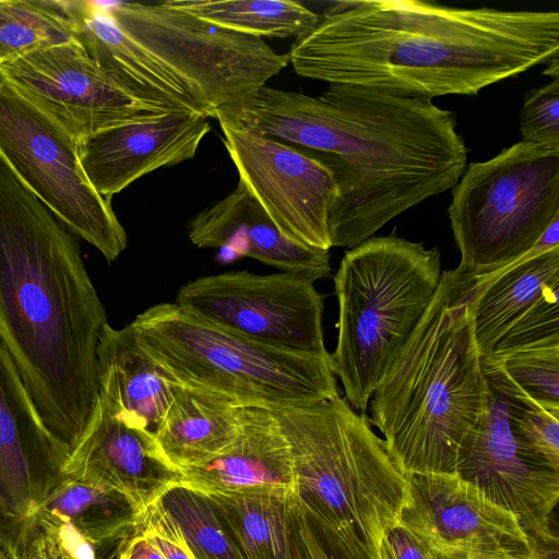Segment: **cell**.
<instances>
[{
    "mask_svg": "<svg viewBox=\"0 0 559 559\" xmlns=\"http://www.w3.org/2000/svg\"><path fill=\"white\" fill-rule=\"evenodd\" d=\"M235 128L305 148L332 173V247L354 248L406 210L453 189L467 148L455 114L431 100L329 84L319 96L262 86L219 109Z\"/></svg>",
    "mask_w": 559,
    "mask_h": 559,
    "instance_id": "cell-1",
    "label": "cell"
},
{
    "mask_svg": "<svg viewBox=\"0 0 559 559\" xmlns=\"http://www.w3.org/2000/svg\"><path fill=\"white\" fill-rule=\"evenodd\" d=\"M300 76L431 100L476 95L559 62L557 11L455 8L418 0L332 3L288 52Z\"/></svg>",
    "mask_w": 559,
    "mask_h": 559,
    "instance_id": "cell-2",
    "label": "cell"
},
{
    "mask_svg": "<svg viewBox=\"0 0 559 559\" xmlns=\"http://www.w3.org/2000/svg\"><path fill=\"white\" fill-rule=\"evenodd\" d=\"M106 324L74 235L0 158V341L44 424L69 449L98 399Z\"/></svg>",
    "mask_w": 559,
    "mask_h": 559,
    "instance_id": "cell-3",
    "label": "cell"
},
{
    "mask_svg": "<svg viewBox=\"0 0 559 559\" xmlns=\"http://www.w3.org/2000/svg\"><path fill=\"white\" fill-rule=\"evenodd\" d=\"M479 278L441 273L416 330L371 395V423L405 475L456 473L485 416L488 383L472 300Z\"/></svg>",
    "mask_w": 559,
    "mask_h": 559,
    "instance_id": "cell-4",
    "label": "cell"
},
{
    "mask_svg": "<svg viewBox=\"0 0 559 559\" xmlns=\"http://www.w3.org/2000/svg\"><path fill=\"white\" fill-rule=\"evenodd\" d=\"M270 409L290 450L297 499L329 546L342 559H382L407 479L366 415L340 395Z\"/></svg>",
    "mask_w": 559,
    "mask_h": 559,
    "instance_id": "cell-5",
    "label": "cell"
},
{
    "mask_svg": "<svg viewBox=\"0 0 559 559\" xmlns=\"http://www.w3.org/2000/svg\"><path fill=\"white\" fill-rule=\"evenodd\" d=\"M440 280V252L423 242L371 237L345 252L334 276L337 343L330 359L345 400L361 414L421 321Z\"/></svg>",
    "mask_w": 559,
    "mask_h": 559,
    "instance_id": "cell-6",
    "label": "cell"
},
{
    "mask_svg": "<svg viewBox=\"0 0 559 559\" xmlns=\"http://www.w3.org/2000/svg\"><path fill=\"white\" fill-rule=\"evenodd\" d=\"M169 379L240 407H275L338 396L330 355L284 352L207 324L176 304H158L130 323Z\"/></svg>",
    "mask_w": 559,
    "mask_h": 559,
    "instance_id": "cell-7",
    "label": "cell"
},
{
    "mask_svg": "<svg viewBox=\"0 0 559 559\" xmlns=\"http://www.w3.org/2000/svg\"><path fill=\"white\" fill-rule=\"evenodd\" d=\"M448 214L457 270L481 277L512 264L559 218V148L520 141L469 164Z\"/></svg>",
    "mask_w": 559,
    "mask_h": 559,
    "instance_id": "cell-8",
    "label": "cell"
},
{
    "mask_svg": "<svg viewBox=\"0 0 559 559\" xmlns=\"http://www.w3.org/2000/svg\"><path fill=\"white\" fill-rule=\"evenodd\" d=\"M115 23L187 87L203 112L231 106L266 84L288 63L261 38L236 33L158 3H104Z\"/></svg>",
    "mask_w": 559,
    "mask_h": 559,
    "instance_id": "cell-9",
    "label": "cell"
},
{
    "mask_svg": "<svg viewBox=\"0 0 559 559\" xmlns=\"http://www.w3.org/2000/svg\"><path fill=\"white\" fill-rule=\"evenodd\" d=\"M0 158L74 236L107 261L127 248V234L111 202L83 171L76 141L2 80Z\"/></svg>",
    "mask_w": 559,
    "mask_h": 559,
    "instance_id": "cell-10",
    "label": "cell"
},
{
    "mask_svg": "<svg viewBox=\"0 0 559 559\" xmlns=\"http://www.w3.org/2000/svg\"><path fill=\"white\" fill-rule=\"evenodd\" d=\"M175 304L207 324L271 348L330 355L323 341V297L313 283L295 274L204 276L181 286Z\"/></svg>",
    "mask_w": 559,
    "mask_h": 559,
    "instance_id": "cell-11",
    "label": "cell"
},
{
    "mask_svg": "<svg viewBox=\"0 0 559 559\" xmlns=\"http://www.w3.org/2000/svg\"><path fill=\"white\" fill-rule=\"evenodd\" d=\"M0 80L75 141L117 124L168 114L129 94L87 55L79 40L3 62Z\"/></svg>",
    "mask_w": 559,
    "mask_h": 559,
    "instance_id": "cell-12",
    "label": "cell"
},
{
    "mask_svg": "<svg viewBox=\"0 0 559 559\" xmlns=\"http://www.w3.org/2000/svg\"><path fill=\"white\" fill-rule=\"evenodd\" d=\"M239 180L289 239L329 250V215L338 189L305 148L218 121Z\"/></svg>",
    "mask_w": 559,
    "mask_h": 559,
    "instance_id": "cell-13",
    "label": "cell"
},
{
    "mask_svg": "<svg viewBox=\"0 0 559 559\" xmlns=\"http://www.w3.org/2000/svg\"><path fill=\"white\" fill-rule=\"evenodd\" d=\"M400 524L441 559H528L519 519L457 473L406 476Z\"/></svg>",
    "mask_w": 559,
    "mask_h": 559,
    "instance_id": "cell-14",
    "label": "cell"
},
{
    "mask_svg": "<svg viewBox=\"0 0 559 559\" xmlns=\"http://www.w3.org/2000/svg\"><path fill=\"white\" fill-rule=\"evenodd\" d=\"M69 452L44 424L0 341V546L13 557L26 520L63 480Z\"/></svg>",
    "mask_w": 559,
    "mask_h": 559,
    "instance_id": "cell-15",
    "label": "cell"
},
{
    "mask_svg": "<svg viewBox=\"0 0 559 559\" xmlns=\"http://www.w3.org/2000/svg\"><path fill=\"white\" fill-rule=\"evenodd\" d=\"M456 473L514 514L531 542L558 540L551 518L559 500V473L538 462L516 441L509 402L489 384L485 416Z\"/></svg>",
    "mask_w": 559,
    "mask_h": 559,
    "instance_id": "cell-16",
    "label": "cell"
},
{
    "mask_svg": "<svg viewBox=\"0 0 559 559\" xmlns=\"http://www.w3.org/2000/svg\"><path fill=\"white\" fill-rule=\"evenodd\" d=\"M138 514L119 492L63 478L26 520L17 559H117Z\"/></svg>",
    "mask_w": 559,
    "mask_h": 559,
    "instance_id": "cell-17",
    "label": "cell"
},
{
    "mask_svg": "<svg viewBox=\"0 0 559 559\" xmlns=\"http://www.w3.org/2000/svg\"><path fill=\"white\" fill-rule=\"evenodd\" d=\"M61 472L68 480L123 495L139 512L183 478L153 433L130 424L99 396Z\"/></svg>",
    "mask_w": 559,
    "mask_h": 559,
    "instance_id": "cell-18",
    "label": "cell"
},
{
    "mask_svg": "<svg viewBox=\"0 0 559 559\" xmlns=\"http://www.w3.org/2000/svg\"><path fill=\"white\" fill-rule=\"evenodd\" d=\"M210 131L204 115L168 112L97 131L76 150L88 181L110 201L142 176L193 158Z\"/></svg>",
    "mask_w": 559,
    "mask_h": 559,
    "instance_id": "cell-19",
    "label": "cell"
},
{
    "mask_svg": "<svg viewBox=\"0 0 559 559\" xmlns=\"http://www.w3.org/2000/svg\"><path fill=\"white\" fill-rule=\"evenodd\" d=\"M188 236L199 248H229L311 283L331 273L329 250L287 238L240 180L190 222Z\"/></svg>",
    "mask_w": 559,
    "mask_h": 559,
    "instance_id": "cell-20",
    "label": "cell"
},
{
    "mask_svg": "<svg viewBox=\"0 0 559 559\" xmlns=\"http://www.w3.org/2000/svg\"><path fill=\"white\" fill-rule=\"evenodd\" d=\"M180 485L204 493L296 496L290 450L267 407L240 408L235 440L210 462L182 471Z\"/></svg>",
    "mask_w": 559,
    "mask_h": 559,
    "instance_id": "cell-21",
    "label": "cell"
},
{
    "mask_svg": "<svg viewBox=\"0 0 559 559\" xmlns=\"http://www.w3.org/2000/svg\"><path fill=\"white\" fill-rule=\"evenodd\" d=\"M72 3L79 43L122 88L163 112L206 116L177 76L115 23L104 3Z\"/></svg>",
    "mask_w": 559,
    "mask_h": 559,
    "instance_id": "cell-22",
    "label": "cell"
},
{
    "mask_svg": "<svg viewBox=\"0 0 559 559\" xmlns=\"http://www.w3.org/2000/svg\"><path fill=\"white\" fill-rule=\"evenodd\" d=\"M478 278L472 300V320L477 348L485 358L543 294L559 284V218L525 255Z\"/></svg>",
    "mask_w": 559,
    "mask_h": 559,
    "instance_id": "cell-23",
    "label": "cell"
},
{
    "mask_svg": "<svg viewBox=\"0 0 559 559\" xmlns=\"http://www.w3.org/2000/svg\"><path fill=\"white\" fill-rule=\"evenodd\" d=\"M98 396L130 424L155 436L171 401V380L133 328L105 325L97 346Z\"/></svg>",
    "mask_w": 559,
    "mask_h": 559,
    "instance_id": "cell-24",
    "label": "cell"
},
{
    "mask_svg": "<svg viewBox=\"0 0 559 559\" xmlns=\"http://www.w3.org/2000/svg\"><path fill=\"white\" fill-rule=\"evenodd\" d=\"M240 406L216 393L171 382V401L155 433L165 459L179 471L203 465L235 440Z\"/></svg>",
    "mask_w": 559,
    "mask_h": 559,
    "instance_id": "cell-25",
    "label": "cell"
},
{
    "mask_svg": "<svg viewBox=\"0 0 559 559\" xmlns=\"http://www.w3.org/2000/svg\"><path fill=\"white\" fill-rule=\"evenodd\" d=\"M205 495L225 521L243 559H292L289 504L294 496Z\"/></svg>",
    "mask_w": 559,
    "mask_h": 559,
    "instance_id": "cell-26",
    "label": "cell"
},
{
    "mask_svg": "<svg viewBox=\"0 0 559 559\" xmlns=\"http://www.w3.org/2000/svg\"><path fill=\"white\" fill-rule=\"evenodd\" d=\"M180 9L219 27L252 36L299 37L312 28L319 14L290 0H167Z\"/></svg>",
    "mask_w": 559,
    "mask_h": 559,
    "instance_id": "cell-27",
    "label": "cell"
},
{
    "mask_svg": "<svg viewBox=\"0 0 559 559\" xmlns=\"http://www.w3.org/2000/svg\"><path fill=\"white\" fill-rule=\"evenodd\" d=\"M78 40L72 1L0 0V64Z\"/></svg>",
    "mask_w": 559,
    "mask_h": 559,
    "instance_id": "cell-28",
    "label": "cell"
},
{
    "mask_svg": "<svg viewBox=\"0 0 559 559\" xmlns=\"http://www.w3.org/2000/svg\"><path fill=\"white\" fill-rule=\"evenodd\" d=\"M481 360L488 384L503 395L545 408H559V344Z\"/></svg>",
    "mask_w": 559,
    "mask_h": 559,
    "instance_id": "cell-29",
    "label": "cell"
},
{
    "mask_svg": "<svg viewBox=\"0 0 559 559\" xmlns=\"http://www.w3.org/2000/svg\"><path fill=\"white\" fill-rule=\"evenodd\" d=\"M159 502L181 530L197 559H243L207 495L179 484L168 489Z\"/></svg>",
    "mask_w": 559,
    "mask_h": 559,
    "instance_id": "cell-30",
    "label": "cell"
},
{
    "mask_svg": "<svg viewBox=\"0 0 559 559\" xmlns=\"http://www.w3.org/2000/svg\"><path fill=\"white\" fill-rule=\"evenodd\" d=\"M506 397L516 441L538 462L559 473V408H545Z\"/></svg>",
    "mask_w": 559,
    "mask_h": 559,
    "instance_id": "cell-31",
    "label": "cell"
},
{
    "mask_svg": "<svg viewBox=\"0 0 559 559\" xmlns=\"http://www.w3.org/2000/svg\"><path fill=\"white\" fill-rule=\"evenodd\" d=\"M559 284L549 287L496 343L485 358H498L515 352L559 344Z\"/></svg>",
    "mask_w": 559,
    "mask_h": 559,
    "instance_id": "cell-32",
    "label": "cell"
},
{
    "mask_svg": "<svg viewBox=\"0 0 559 559\" xmlns=\"http://www.w3.org/2000/svg\"><path fill=\"white\" fill-rule=\"evenodd\" d=\"M520 130L522 141L559 148V78L526 93Z\"/></svg>",
    "mask_w": 559,
    "mask_h": 559,
    "instance_id": "cell-33",
    "label": "cell"
},
{
    "mask_svg": "<svg viewBox=\"0 0 559 559\" xmlns=\"http://www.w3.org/2000/svg\"><path fill=\"white\" fill-rule=\"evenodd\" d=\"M135 528L165 559H197L181 530L164 509L159 499L139 512Z\"/></svg>",
    "mask_w": 559,
    "mask_h": 559,
    "instance_id": "cell-34",
    "label": "cell"
},
{
    "mask_svg": "<svg viewBox=\"0 0 559 559\" xmlns=\"http://www.w3.org/2000/svg\"><path fill=\"white\" fill-rule=\"evenodd\" d=\"M292 559H338L294 496L289 504Z\"/></svg>",
    "mask_w": 559,
    "mask_h": 559,
    "instance_id": "cell-35",
    "label": "cell"
},
{
    "mask_svg": "<svg viewBox=\"0 0 559 559\" xmlns=\"http://www.w3.org/2000/svg\"><path fill=\"white\" fill-rule=\"evenodd\" d=\"M382 557L384 559H441L421 539L403 525H397L386 535Z\"/></svg>",
    "mask_w": 559,
    "mask_h": 559,
    "instance_id": "cell-36",
    "label": "cell"
},
{
    "mask_svg": "<svg viewBox=\"0 0 559 559\" xmlns=\"http://www.w3.org/2000/svg\"><path fill=\"white\" fill-rule=\"evenodd\" d=\"M117 559H165L158 549L136 528L127 539Z\"/></svg>",
    "mask_w": 559,
    "mask_h": 559,
    "instance_id": "cell-37",
    "label": "cell"
},
{
    "mask_svg": "<svg viewBox=\"0 0 559 559\" xmlns=\"http://www.w3.org/2000/svg\"><path fill=\"white\" fill-rule=\"evenodd\" d=\"M531 543L528 559H559L558 540Z\"/></svg>",
    "mask_w": 559,
    "mask_h": 559,
    "instance_id": "cell-38",
    "label": "cell"
},
{
    "mask_svg": "<svg viewBox=\"0 0 559 559\" xmlns=\"http://www.w3.org/2000/svg\"><path fill=\"white\" fill-rule=\"evenodd\" d=\"M0 559H16L0 546Z\"/></svg>",
    "mask_w": 559,
    "mask_h": 559,
    "instance_id": "cell-39",
    "label": "cell"
},
{
    "mask_svg": "<svg viewBox=\"0 0 559 559\" xmlns=\"http://www.w3.org/2000/svg\"><path fill=\"white\" fill-rule=\"evenodd\" d=\"M382 559H384V558L382 557Z\"/></svg>",
    "mask_w": 559,
    "mask_h": 559,
    "instance_id": "cell-40",
    "label": "cell"
}]
</instances>
